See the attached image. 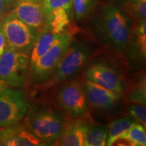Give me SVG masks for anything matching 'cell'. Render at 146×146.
Here are the masks:
<instances>
[{
    "label": "cell",
    "mask_w": 146,
    "mask_h": 146,
    "mask_svg": "<svg viewBox=\"0 0 146 146\" xmlns=\"http://www.w3.org/2000/svg\"><path fill=\"white\" fill-rule=\"evenodd\" d=\"M9 14L24 22L38 33L43 30L46 25V14L42 3L18 1Z\"/></svg>",
    "instance_id": "9"
},
{
    "label": "cell",
    "mask_w": 146,
    "mask_h": 146,
    "mask_svg": "<svg viewBox=\"0 0 146 146\" xmlns=\"http://www.w3.org/2000/svg\"><path fill=\"white\" fill-rule=\"evenodd\" d=\"M89 56V50L85 45L77 43L71 46L61 58L54 69L52 76L44 84L45 88L66 81L83 68Z\"/></svg>",
    "instance_id": "5"
},
{
    "label": "cell",
    "mask_w": 146,
    "mask_h": 146,
    "mask_svg": "<svg viewBox=\"0 0 146 146\" xmlns=\"http://www.w3.org/2000/svg\"><path fill=\"white\" fill-rule=\"evenodd\" d=\"M70 16L62 7H55L46 14V25L43 29L54 33H66L65 29L69 25Z\"/></svg>",
    "instance_id": "15"
},
{
    "label": "cell",
    "mask_w": 146,
    "mask_h": 146,
    "mask_svg": "<svg viewBox=\"0 0 146 146\" xmlns=\"http://www.w3.org/2000/svg\"><path fill=\"white\" fill-rule=\"evenodd\" d=\"M0 145L36 146L42 144L24 124L17 123L0 127Z\"/></svg>",
    "instance_id": "13"
},
{
    "label": "cell",
    "mask_w": 146,
    "mask_h": 146,
    "mask_svg": "<svg viewBox=\"0 0 146 146\" xmlns=\"http://www.w3.org/2000/svg\"><path fill=\"white\" fill-rule=\"evenodd\" d=\"M0 28L5 36L7 47L26 54H30L38 33L10 14L1 21Z\"/></svg>",
    "instance_id": "3"
},
{
    "label": "cell",
    "mask_w": 146,
    "mask_h": 146,
    "mask_svg": "<svg viewBox=\"0 0 146 146\" xmlns=\"http://www.w3.org/2000/svg\"><path fill=\"white\" fill-rule=\"evenodd\" d=\"M40 1H41V2H42V0H40Z\"/></svg>",
    "instance_id": "31"
},
{
    "label": "cell",
    "mask_w": 146,
    "mask_h": 146,
    "mask_svg": "<svg viewBox=\"0 0 146 146\" xmlns=\"http://www.w3.org/2000/svg\"><path fill=\"white\" fill-rule=\"evenodd\" d=\"M7 45L5 36L3 35L2 29L0 28V56L3 54V53L4 52V50L7 49Z\"/></svg>",
    "instance_id": "26"
},
{
    "label": "cell",
    "mask_w": 146,
    "mask_h": 146,
    "mask_svg": "<svg viewBox=\"0 0 146 146\" xmlns=\"http://www.w3.org/2000/svg\"><path fill=\"white\" fill-rule=\"evenodd\" d=\"M136 121L131 116L122 117L111 122L107 127L106 145H113L119 141L120 136L130 128Z\"/></svg>",
    "instance_id": "16"
},
{
    "label": "cell",
    "mask_w": 146,
    "mask_h": 146,
    "mask_svg": "<svg viewBox=\"0 0 146 146\" xmlns=\"http://www.w3.org/2000/svg\"><path fill=\"white\" fill-rule=\"evenodd\" d=\"M64 33H54L46 29H43L40 32L30 53V66L36 63L37 59H39L56 42H58Z\"/></svg>",
    "instance_id": "14"
},
{
    "label": "cell",
    "mask_w": 146,
    "mask_h": 146,
    "mask_svg": "<svg viewBox=\"0 0 146 146\" xmlns=\"http://www.w3.org/2000/svg\"><path fill=\"white\" fill-rule=\"evenodd\" d=\"M9 5L5 0H0V21L3 19V17L6 16L7 10L8 8Z\"/></svg>",
    "instance_id": "25"
},
{
    "label": "cell",
    "mask_w": 146,
    "mask_h": 146,
    "mask_svg": "<svg viewBox=\"0 0 146 146\" xmlns=\"http://www.w3.org/2000/svg\"><path fill=\"white\" fill-rule=\"evenodd\" d=\"M142 1H146V0H142Z\"/></svg>",
    "instance_id": "32"
},
{
    "label": "cell",
    "mask_w": 146,
    "mask_h": 146,
    "mask_svg": "<svg viewBox=\"0 0 146 146\" xmlns=\"http://www.w3.org/2000/svg\"><path fill=\"white\" fill-rule=\"evenodd\" d=\"M29 66V54L7 47L0 56V79L5 81L8 87L22 88L26 83Z\"/></svg>",
    "instance_id": "4"
},
{
    "label": "cell",
    "mask_w": 146,
    "mask_h": 146,
    "mask_svg": "<svg viewBox=\"0 0 146 146\" xmlns=\"http://www.w3.org/2000/svg\"><path fill=\"white\" fill-rule=\"evenodd\" d=\"M56 102L60 109L72 118L85 116L89 110L83 84L77 80H70L59 88Z\"/></svg>",
    "instance_id": "6"
},
{
    "label": "cell",
    "mask_w": 146,
    "mask_h": 146,
    "mask_svg": "<svg viewBox=\"0 0 146 146\" xmlns=\"http://www.w3.org/2000/svg\"><path fill=\"white\" fill-rule=\"evenodd\" d=\"M128 100L137 104L145 105V84H141L129 94Z\"/></svg>",
    "instance_id": "22"
},
{
    "label": "cell",
    "mask_w": 146,
    "mask_h": 146,
    "mask_svg": "<svg viewBox=\"0 0 146 146\" xmlns=\"http://www.w3.org/2000/svg\"><path fill=\"white\" fill-rule=\"evenodd\" d=\"M85 76L87 80L118 94L123 92V85L119 74L106 65L102 63L92 65L86 71Z\"/></svg>",
    "instance_id": "12"
},
{
    "label": "cell",
    "mask_w": 146,
    "mask_h": 146,
    "mask_svg": "<svg viewBox=\"0 0 146 146\" xmlns=\"http://www.w3.org/2000/svg\"><path fill=\"white\" fill-rule=\"evenodd\" d=\"M83 117L66 121L63 132L54 145L82 146L88 131L92 127L90 121Z\"/></svg>",
    "instance_id": "11"
},
{
    "label": "cell",
    "mask_w": 146,
    "mask_h": 146,
    "mask_svg": "<svg viewBox=\"0 0 146 146\" xmlns=\"http://www.w3.org/2000/svg\"><path fill=\"white\" fill-rule=\"evenodd\" d=\"M42 3L46 14H47L54 8L62 7V0H42Z\"/></svg>",
    "instance_id": "24"
},
{
    "label": "cell",
    "mask_w": 146,
    "mask_h": 146,
    "mask_svg": "<svg viewBox=\"0 0 146 146\" xmlns=\"http://www.w3.org/2000/svg\"><path fill=\"white\" fill-rule=\"evenodd\" d=\"M96 0H72L73 9L77 20L84 18L93 8Z\"/></svg>",
    "instance_id": "19"
},
{
    "label": "cell",
    "mask_w": 146,
    "mask_h": 146,
    "mask_svg": "<svg viewBox=\"0 0 146 146\" xmlns=\"http://www.w3.org/2000/svg\"><path fill=\"white\" fill-rule=\"evenodd\" d=\"M125 141L132 146H145L146 145V134L145 126L136 122L128 130L120 136L119 141Z\"/></svg>",
    "instance_id": "17"
},
{
    "label": "cell",
    "mask_w": 146,
    "mask_h": 146,
    "mask_svg": "<svg viewBox=\"0 0 146 146\" xmlns=\"http://www.w3.org/2000/svg\"><path fill=\"white\" fill-rule=\"evenodd\" d=\"M62 7L66 10L69 16H71V12L73 8L72 0H62Z\"/></svg>",
    "instance_id": "27"
},
{
    "label": "cell",
    "mask_w": 146,
    "mask_h": 146,
    "mask_svg": "<svg viewBox=\"0 0 146 146\" xmlns=\"http://www.w3.org/2000/svg\"><path fill=\"white\" fill-rule=\"evenodd\" d=\"M107 141V127L102 125L92 126L88 131L84 145L104 146Z\"/></svg>",
    "instance_id": "18"
},
{
    "label": "cell",
    "mask_w": 146,
    "mask_h": 146,
    "mask_svg": "<svg viewBox=\"0 0 146 146\" xmlns=\"http://www.w3.org/2000/svg\"><path fill=\"white\" fill-rule=\"evenodd\" d=\"M146 24L145 20H142L139 24V26L137 28V43L140 46L141 52L144 53V55H145L146 51Z\"/></svg>",
    "instance_id": "23"
},
{
    "label": "cell",
    "mask_w": 146,
    "mask_h": 146,
    "mask_svg": "<svg viewBox=\"0 0 146 146\" xmlns=\"http://www.w3.org/2000/svg\"><path fill=\"white\" fill-rule=\"evenodd\" d=\"M8 87V85H7V84L6 83L5 81H3V80H1L0 79V94L2 93V91L3 90L6 88H7Z\"/></svg>",
    "instance_id": "28"
},
{
    "label": "cell",
    "mask_w": 146,
    "mask_h": 146,
    "mask_svg": "<svg viewBox=\"0 0 146 146\" xmlns=\"http://www.w3.org/2000/svg\"><path fill=\"white\" fill-rule=\"evenodd\" d=\"M128 11L131 15L136 19L142 21L145 20L146 16V1L132 0L128 3Z\"/></svg>",
    "instance_id": "20"
},
{
    "label": "cell",
    "mask_w": 146,
    "mask_h": 146,
    "mask_svg": "<svg viewBox=\"0 0 146 146\" xmlns=\"http://www.w3.org/2000/svg\"><path fill=\"white\" fill-rule=\"evenodd\" d=\"M128 114L134 119L139 122L142 125L145 126L146 123V109L145 105L131 104L127 109Z\"/></svg>",
    "instance_id": "21"
},
{
    "label": "cell",
    "mask_w": 146,
    "mask_h": 146,
    "mask_svg": "<svg viewBox=\"0 0 146 146\" xmlns=\"http://www.w3.org/2000/svg\"><path fill=\"white\" fill-rule=\"evenodd\" d=\"M18 1H29V2H36V3H42L40 0H18Z\"/></svg>",
    "instance_id": "30"
},
{
    "label": "cell",
    "mask_w": 146,
    "mask_h": 146,
    "mask_svg": "<svg viewBox=\"0 0 146 146\" xmlns=\"http://www.w3.org/2000/svg\"><path fill=\"white\" fill-rule=\"evenodd\" d=\"M5 1L7 3V4L9 6L12 5V4L16 2V0H5Z\"/></svg>",
    "instance_id": "29"
},
{
    "label": "cell",
    "mask_w": 146,
    "mask_h": 146,
    "mask_svg": "<svg viewBox=\"0 0 146 146\" xmlns=\"http://www.w3.org/2000/svg\"><path fill=\"white\" fill-rule=\"evenodd\" d=\"M84 90L88 103L98 110H110L113 108L120 99L121 95L115 91L102 87L89 80L83 83Z\"/></svg>",
    "instance_id": "10"
},
{
    "label": "cell",
    "mask_w": 146,
    "mask_h": 146,
    "mask_svg": "<svg viewBox=\"0 0 146 146\" xmlns=\"http://www.w3.org/2000/svg\"><path fill=\"white\" fill-rule=\"evenodd\" d=\"M72 43V36L65 33L62 38L56 42L36 63L30 66L32 78L38 82H45L50 78L57 64L68 50Z\"/></svg>",
    "instance_id": "8"
},
{
    "label": "cell",
    "mask_w": 146,
    "mask_h": 146,
    "mask_svg": "<svg viewBox=\"0 0 146 146\" xmlns=\"http://www.w3.org/2000/svg\"><path fill=\"white\" fill-rule=\"evenodd\" d=\"M29 106L22 90L7 87L0 94V127L17 124L26 115Z\"/></svg>",
    "instance_id": "7"
},
{
    "label": "cell",
    "mask_w": 146,
    "mask_h": 146,
    "mask_svg": "<svg viewBox=\"0 0 146 146\" xmlns=\"http://www.w3.org/2000/svg\"><path fill=\"white\" fill-rule=\"evenodd\" d=\"M24 119V125L42 145H54L62 134L67 121L61 114L50 108L29 110Z\"/></svg>",
    "instance_id": "1"
},
{
    "label": "cell",
    "mask_w": 146,
    "mask_h": 146,
    "mask_svg": "<svg viewBox=\"0 0 146 146\" xmlns=\"http://www.w3.org/2000/svg\"><path fill=\"white\" fill-rule=\"evenodd\" d=\"M98 29L104 41L116 50H123L130 36L129 18L114 6L105 8L100 18Z\"/></svg>",
    "instance_id": "2"
}]
</instances>
